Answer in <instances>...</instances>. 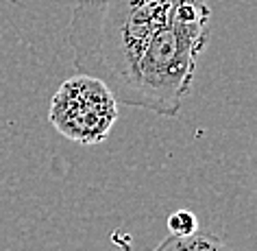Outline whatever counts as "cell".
I'll return each mask as SVG.
<instances>
[{
	"label": "cell",
	"instance_id": "6da1fadb",
	"mask_svg": "<svg viewBox=\"0 0 257 251\" xmlns=\"http://www.w3.org/2000/svg\"><path fill=\"white\" fill-rule=\"evenodd\" d=\"M179 0H76L68 40L74 66L118 99L149 42L168 22Z\"/></svg>",
	"mask_w": 257,
	"mask_h": 251
},
{
	"label": "cell",
	"instance_id": "5b68a950",
	"mask_svg": "<svg viewBox=\"0 0 257 251\" xmlns=\"http://www.w3.org/2000/svg\"><path fill=\"white\" fill-rule=\"evenodd\" d=\"M168 229L175 236H190L198 231V221L190 210H179L168 218Z\"/></svg>",
	"mask_w": 257,
	"mask_h": 251
},
{
	"label": "cell",
	"instance_id": "3957f363",
	"mask_svg": "<svg viewBox=\"0 0 257 251\" xmlns=\"http://www.w3.org/2000/svg\"><path fill=\"white\" fill-rule=\"evenodd\" d=\"M50 125L79 144H98L118 118V99L107 83L79 72L63 81L50 101Z\"/></svg>",
	"mask_w": 257,
	"mask_h": 251
},
{
	"label": "cell",
	"instance_id": "7a4b0ae2",
	"mask_svg": "<svg viewBox=\"0 0 257 251\" xmlns=\"http://www.w3.org/2000/svg\"><path fill=\"white\" fill-rule=\"evenodd\" d=\"M209 22L211 9L205 0H179L168 22L149 42L118 101L162 116H177L209 40Z\"/></svg>",
	"mask_w": 257,
	"mask_h": 251
},
{
	"label": "cell",
	"instance_id": "277c9868",
	"mask_svg": "<svg viewBox=\"0 0 257 251\" xmlns=\"http://www.w3.org/2000/svg\"><path fill=\"white\" fill-rule=\"evenodd\" d=\"M155 251H227L220 238L203 234V231H194L190 236H175L166 238L164 242L157 244Z\"/></svg>",
	"mask_w": 257,
	"mask_h": 251
}]
</instances>
